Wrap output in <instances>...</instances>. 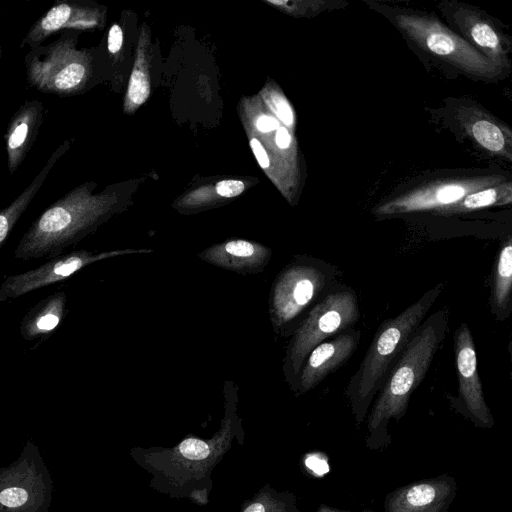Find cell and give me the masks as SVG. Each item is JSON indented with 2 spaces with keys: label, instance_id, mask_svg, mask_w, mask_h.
Wrapping results in <instances>:
<instances>
[{
  "label": "cell",
  "instance_id": "32",
  "mask_svg": "<svg viewBox=\"0 0 512 512\" xmlns=\"http://www.w3.org/2000/svg\"><path fill=\"white\" fill-rule=\"evenodd\" d=\"M316 512H352L348 510L339 509L327 504H320L316 510ZM371 512V511H368Z\"/></svg>",
  "mask_w": 512,
  "mask_h": 512
},
{
  "label": "cell",
  "instance_id": "12",
  "mask_svg": "<svg viewBox=\"0 0 512 512\" xmlns=\"http://www.w3.org/2000/svg\"><path fill=\"white\" fill-rule=\"evenodd\" d=\"M458 491L447 473L398 487L384 500L385 512H448Z\"/></svg>",
  "mask_w": 512,
  "mask_h": 512
},
{
  "label": "cell",
  "instance_id": "6",
  "mask_svg": "<svg viewBox=\"0 0 512 512\" xmlns=\"http://www.w3.org/2000/svg\"><path fill=\"white\" fill-rule=\"evenodd\" d=\"M359 317L357 296L348 287L331 290L309 310L293 332L283 359V374L293 392L309 353L330 336L352 327Z\"/></svg>",
  "mask_w": 512,
  "mask_h": 512
},
{
  "label": "cell",
  "instance_id": "16",
  "mask_svg": "<svg viewBox=\"0 0 512 512\" xmlns=\"http://www.w3.org/2000/svg\"><path fill=\"white\" fill-rule=\"evenodd\" d=\"M98 13L95 9L81 5L75 1L61 0L43 14L28 30L21 41L20 48L25 45L33 49L42 45L44 40L63 30H81L97 25Z\"/></svg>",
  "mask_w": 512,
  "mask_h": 512
},
{
  "label": "cell",
  "instance_id": "24",
  "mask_svg": "<svg viewBox=\"0 0 512 512\" xmlns=\"http://www.w3.org/2000/svg\"><path fill=\"white\" fill-rule=\"evenodd\" d=\"M470 132L475 141L492 153H503L507 145L503 130L493 121L478 119L471 124Z\"/></svg>",
  "mask_w": 512,
  "mask_h": 512
},
{
  "label": "cell",
  "instance_id": "18",
  "mask_svg": "<svg viewBox=\"0 0 512 512\" xmlns=\"http://www.w3.org/2000/svg\"><path fill=\"white\" fill-rule=\"evenodd\" d=\"M67 295L57 291L37 302L23 316L19 331L26 341L45 339L61 324L66 315Z\"/></svg>",
  "mask_w": 512,
  "mask_h": 512
},
{
  "label": "cell",
  "instance_id": "21",
  "mask_svg": "<svg viewBox=\"0 0 512 512\" xmlns=\"http://www.w3.org/2000/svg\"><path fill=\"white\" fill-rule=\"evenodd\" d=\"M459 25L473 46L498 66L506 63V48L497 30L487 21L471 13H462Z\"/></svg>",
  "mask_w": 512,
  "mask_h": 512
},
{
  "label": "cell",
  "instance_id": "3",
  "mask_svg": "<svg viewBox=\"0 0 512 512\" xmlns=\"http://www.w3.org/2000/svg\"><path fill=\"white\" fill-rule=\"evenodd\" d=\"M444 287V283H438L400 314L382 322L376 330L345 391L358 427L365 420L374 397L382 389L392 367Z\"/></svg>",
  "mask_w": 512,
  "mask_h": 512
},
{
  "label": "cell",
  "instance_id": "19",
  "mask_svg": "<svg viewBox=\"0 0 512 512\" xmlns=\"http://www.w3.org/2000/svg\"><path fill=\"white\" fill-rule=\"evenodd\" d=\"M72 141L70 139L62 142L49 156L38 174L33 178L30 184L20 193V195L11 202L6 208L0 211V249L9 237L15 224L22 214L26 211L40 188L43 186L50 171L58 160L70 149Z\"/></svg>",
  "mask_w": 512,
  "mask_h": 512
},
{
  "label": "cell",
  "instance_id": "5",
  "mask_svg": "<svg viewBox=\"0 0 512 512\" xmlns=\"http://www.w3.org/2000/svg\"><path fill=\"white\" fill-rule=\"evenodd\" d=\"M335 276V269L323 261L296 255L272 282L268 296V314L273 331L279 336L292 335L300 316Z\"/></svg>",
  "mask_w": 512,
  "mask_h": 512
},
{
  "label": "cell",
  "instance_id": "10",
  "mask_svg": "<svg viewBox=\"0 0 512 512\" xmlns=\"http://www.w3.org/2000/svg\"><path fill=\"white\" fill-rule=\"evenodd\" d=\"M152 249L126 248L93 253L86 249L61 253L38 267L7 276L0 283V302L17 299L40 288L63 281L95 262L131 254H147Z\"/></svg>",
  "mask_w": 512,
  "mask_h": 512
},
{
  "label": "cell",
  "instance_id": "2",
  "mask_svg": "<svg viewBox=\"0 0 512 512\" xmlns=\"http://www.w3.org/2000/svg\"><path fill=\"white\" fill-rule=\"evenodd\" d=\"M448 321V309L437 310L423 320L410 338L368 414L365 438L368 449L380 450L391 444L388 425L392 419L398 422L406 414L411 395L424 380L442 346Z\"/></svg>",
  "mask_w": 512,
  "mask_h": 512
},
{
  "label": "cell",
  "instance_id": "20",
  "mask_svg": "<svg viewBox=\"0 0 512 512\" xmlns=\"http://www.w3.org/2000/svg\"><path fill=\"white\" fill-rule=\"evenodd\" d=\"M512 291V239L502 245L493 270L490 306L498 320H504L511 313Z\"/></svg>",
  "mask_w": 512,
  "mask_h": 512
},
{
  "label": "cell",
  "instance_id": "14",
  "mask_svg": "<svg viewBox=\"0 0 512 512\" xmlns=\"http://www.w3.org/2000/svg\"><path fill=\"white\" fill-rule=\"evenodd\" d=\"M202 261L242 275L259 274L270 262L272 250L246 239H229L197 254Z\"/></svg>",
  "mask_w": 512,
  "mask_h": 512
},
{
  "label": "cell",
  "instance_id": "31",
  "mask_svg": "<svg viewBox=\"0 0 512 512\" xmlns=\"http://www.w3.org/2000/svg\"><path fill=\"white\" fill-rule=\"evenodd\" d=\"M275 142L281 149H286L290 146L291 136L285 127H279L276 131Z\"/></svg>",
  "mask_w": 512,
  "mask_h": 512
},
{
  "label": "cell",
  "instance_id": "23",
  "mask_svg": "<svg viewBox=\"0 0 512 512\" xmlns=\"http://www.w3.org/2000/svg\"><path fill=\"white\" fill-rule=\"evenodd\" d=\"M511 202V186L503 184L495 187H485L466 195L461 201L437 214L451 215L455 213L469 212L472 210L506 204Z\"/></svg>",
  "mask_w": 512,
  "mask_h": 512
},
{
  "label": "cell",
  "instance_id": "30",
  "mask_svg": "<svg viewBox=\"0 0 512 512\" xmlns=\"http://www.w3.org/2000/svg\"><path fill=\"white\" fill-rule=\"evenodd\" d=\"M256 127L259 131L267 133L279 128V122L271 116L262 115L256 121Z\"/></svg>",
  "mask_w": 512,
  "mask_h": 512
},
{
  "label": "cell",
  "instance_id": "26",
  "mask_svg": "<svg viewBox=\"0 0 512 512\" xmlns=\"http://www.w3.org/2000/svg\"><path fill=\"white\" fill-rule=\"evenodd\" d=\"M272 103H273V109L278 116V118L287 126H290L293 124L294 117L292 109L287 102V100L276 94L272 96Z\"/></svg>",
  "mask_w": 512,
  "mask_h": 512
},
{
  "label": "cell",
  "instance_id": "13",
  "mask_svg": "<svg viewBox=\"0 0 512 512\" xmlns=\"http://www.w3.org/2000/svg\"><path fill=\"white\" fill-rule=\"evenodd\" d=\"M361 331L349 330L317 345L305 359L294 393L303 395L344 365L357 349Z\"/></svg>",
  "mask_w": 512,
  "mask_h": 512
},
{
  "label": "cell",
  "instance_id": "15",
  "mask_svg": "<svg viewBox=\"0 0 512 512\" xmlns=\"http://www.w3.org/2000/svg\"><path fill=\"white\" fill-rule=\"evenodd\" d=\"M486 182H448L420 189L388 202L377 209L379 214L433 210L439 213L461 201L466 195L485 188Z\"/></svg>",
  "mask_w": 512,
  "mask_h": 512
},
{
  "label": "cell",
  "instance_id": "4",
  "mask_svg": "<svg viewBox=\"0 0 512 512\" xmlns=\"http://www.w3.org/2000/svg\"><path fill=\"white\" fill-rule=\"evenodd\" d=\"M109 199L93 196L88 184L52 203L22 235L14 250L19 260L52 258L94 232L110 215Z\"/></svg>",
  "mask_w": 512,
  "mask_h": 512
},
{
  "label": "cell",
  "instance_id": "11",
  "mask_svg": "<svg viewBox=\"0 0 512 512\" xmlns=\"http://www.w3.org/2000/svg\"><path fill=\"white\" fill-rule=\"evenodd\" d=\"M455 365L458 376V397H449L451 406L478 428L495 424L482 389L477 369V356L472 333L463 322L454 332Z\"/></svg>",
  "mask_w": 512,
  "mask_h": 512
},
{
  "label": "cell",
  "instance_id": "29",
  "mask_svg": "<svg viewBox=\"0 0 512 512\" xmlns=\"http://www.w3.org/2000/svg\"><path fill=\"white\" fill-rule=\"evenodd\" d=\"M250 146L254 152V155L262 168H268L270 165L269 157L266 150L256 138L250 140Z\"/></svg>",
  "mask_w": 512,
  "mask_h": 512
},
{
  "label": "cell",
  "instance_id": "17",
  "mask_svg": "<svg viewBox=\"0 0 512 512\" xmlns=\"http://www.w3.org/2000/svg\"><path fill=\"white\" fill-rule=\"evenodd\" d=\"M44 114L43 103L33 99L21 104L11 117L5 134L10 174L19 168L32 148L42 125Z\"/></svg>",
  "mask_w": 512,
  "mask_h": 512
},
{
  "label": "cell",
  "instance_id": "1",
  "mask_svg": "<svg viewBox=\"0 0 512 512\" xmlns=\"http://www.w3.org/2000/svg\"><path fill=\"white\" fill-rule=\"evenodd\" d=\"M224 415L219 430L208 439L189 435L173 447H135L131 458L152 475L150 486L172 498H190L206 504L213 483L212 472L230 450L233 441L244 442L238 415V386L225 380Z\"/></svg>",
  "mask_w": 512,
  "mask_h": 512
},
{
  "label": "cell",
  "instance_id": "7",
  "mask_svg": "<svg viewBox=\"0 0 512 512\" xmlns=\"http://www.w3.org/2000/svg\"><path fill=\"white\" fill-rule=\"evenodd\" d=\"M78 32L63 30L47 45L30 49L24 57L29 85L59 97L80 93L90 74L89 55L77 49Z\"/></svg>",
  "mask_w": 512,
  "mask_h": 512
},
{
  "label": "cell",
  "instance_id": "25",
  "mask_svg": "<svg viewBox=\"0 0 512 512\" xmlns=\"http://www.w3.org/2000/svg\"><path fill=\"white\" fill-rule=\"evenodd\" d=\"M149 95V82L147 76L140 70H134L131 74L127 96L134 104H142Z\"/></svg>",
  "mask_w": 512,
  "mask_h": 512
},
{
  "label": "cell",
  "instance_id": "9",
  "mask_svg": "<svg viewBox=\"0 0 512 512\" xmlns=\"http://www.w3.org/2000/svg\"><path fill=\"white\" fill-rule=\"evenodd\" d=\"M396 22L420 48L463 72L480 78H492L501 70L466 39L429 16L400 14Z\"/></svg>",
  "mask_w": 512,
  "mask_h": 512
},
{
  "label": "cell",
  "instance_id": "22",
  "mask_svg": "<svg viewBox=\"0 0 512 512\" xmlns=\"http://www.w3.org/2000/svg\"><path fill=\"white\" fill-rule=\"evenodd\" d=\"M240 512H301L296 496L289 491H278L270 484L262 486L250 499L243 502Z\"/></svg>",
  "mask_w": 512,
  "mask_h": 512
},
{
  "label": "cell",
  "instance_id": "27",
  "mask_svg": "<svg viewBox=\"0 0 512 512\" xmlns=\"http://www.w3.org/2000/svg\"><path fill=\"white\" fill-rule=\"evenodd\" d=\"M244 189V183L239 180H223L216 184L217 194L225 198L236 197L240 195Z\"/></svg>",
  "mask_w": 512,
  "mask_h": 512
},
{
  "label": "cell",
  "instance_id": "33",
  "mask_svg": "<svg viewBox=\"0 0 512 512\" xmlns=\"http://www.w3.org/2000/svg\"><path fill=\"white\" fill-rule=\"evenodd\" d=\"M1 57H2V47H1V43H0V60H1Z\"/></svg>",
  "mask_w": 512,
  "mask_h": 512
},
{
  "label": "cell",
  "instance_id": "28",
  "mask_svg": "<svg viewBox=\"0 0 512 512\" xmlns=\"http://www.w3.org/2000/svg\"><path fill=\"white\" fill-rule=\"evenodd\" d=\"M123 32L119 25L114 24L109 30L107 48L111 54H116L122 47Z\"/></svg>",
  "mask_w": 512,
  "mask_h": 512
},
{
  "label": "cell",
  "instance_id": "8",
  "mask_svg": "<svg viewBox=\"0 0 512 512\" xmlns=\"http://www.w3.org/2000/svg\"><path fill=\"white\" fill-rule=\"evenodd\" d=\"M53 488L40 449L29 439L13 462L0 467V512H49Z\"/></svg>",
  "mask_w": 512,
  "mask_h": 512
}]
</instances>
